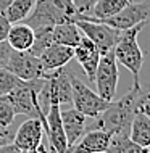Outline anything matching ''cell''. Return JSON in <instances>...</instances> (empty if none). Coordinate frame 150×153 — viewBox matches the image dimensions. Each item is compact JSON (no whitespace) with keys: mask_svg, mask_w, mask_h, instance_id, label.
Masks as SVG:
<instances>
[{"mask_svg":"<svg viewBox=\"0 0 150 153\" xmlns=\"http://www.w3.org/2000/svg\"><path fill=\"white\" fill-rule=\"evenodd\" d=\"M139 89L140 84H134L128 94H124L118 100H111L108 108L92 118L94 123L90 126H86V131H103L110 135H123L129 137L131 123L134 119L136 113L140 111L139 102Z\"/></svg>","mask_w":150,"mask_h":153,"instance_id":"obj_1","label":"cell"},{"mask_svg":"<svg viewBox=\"0 0 150 153\" xmlns=\"http://www.w3.org/2000/svg\"><path fill=\"white\" fill-rule=\"evenodd\" d=\"M78 16L73 0H36L26 24L36 29L44 26H55L60 23H74Z\"/></svg>","mask_w":150,"mask_h":153,"instance_id":"obj_2","label":"cell"},{"mask_svg":"<svg viewBox=\"0 0 150 153\" xmlns=\"http://www.w3.org/2000/svg\"><path fill=\"white\" fill-rule=\"evenodd\" d=\"M145 24L147 23H140L137 26L121 31L118 37V42H116L113 48L116 61L132 73L134 84H139V73L144 65V53L140 50L139 42H137V37H139V32L145 27Z\"/></svg>","mask_w":150,"mask_h":153,"instance_id":"obj_3","label":"cell"},{"mask_svg":"<svg viewBox=\"0 0 150 153\" xmlns=\"http://www.w3.org/2000/svg\"><path fill=\"white\" fill-rule=\"evenodd\" d=\"M69 81L73 87V108L81 111L86 118H95L102 111H105L110 102L102 98L97 92L87 87L82 81H79L73 73H69Z\"/></svg>","mask_w":150,"mask_h":153,"instance_id":"obj_4","label":"cell"},{"mask_svg":"<svg viewBox=\"0 0 150 153\" xmlns=\"http://www.w3.org/2000/svg\"><path fill=\"white\" fill-rule=\"evenodd\" d=\"M118 79H119L118 61L115 58V52L110 50L108 53L100 56L97 71H95L94 84H95V87H97V94L102 98L111 102L116 95Z\"/></svg>","mask_w":150,"mask_h":153,"instance_id":"obj_5","label":"cell"},{"mask_svg":"<svg viewBox=\"0 0 150 153\" xmlns=\"http://www.w3.org/2000/svg\"><path fill=\"white\" fill-rule=\"evenodd\" d=\"M76 26L79 31L82 32V36H86L87 39H90L97 45L102 55H105L110 50H113L116 42H118L119 32L118 29L111 27L110 24L103 21H89V19H76Z\"/></svg>","mask_w":150,"mask_h":153,"instance_id":"obj_6","label":"cell"},{"mask_svg":"<svg viewBox=\"0 0 150 153\" xmlns=\"http://www.w3.org/2000/svg\"><path fill=\"white\" fill-rule=\"evenodd\" d=\"M5 69L16 74V76L23 81L39 79V77H45V74H47L42 63H40L39 56L32 55L29 50L18 52V50H15V48H13L10 58L7 61Z\"/></svg>","mask_w":150,"mask_h":153,"instance_id":"obj_7","label":"cell"},{"mask_svg":"<svg viewBox=\"0 0 150 153\" xmlns=\"http://www.w3.org/2000/svg\"><path fill=\"white\" fill-rule=\"evenodd\" d=\"M103 23L110 24L111 27L118 31L129 29L132 26H137L140 23H149L150 21V0L145 2H131L123 8L119 13H116L111 18L102 19Z\"/></svg>","mask_w":150,"mask_h":153,"instance_id":"obj_8","label":"cell"},{"mask_svg":"<svg viewBox=\"0 0 150 153\" xmlns=\"http://www.w3.org/2000/svg\"><path fill=\"white\" fill-rule=\"evenodd\" d=\"M60 105L52 103L50 108L45 114V123H44V131L49 135L50 142V152L49 153H68V142L63 131V123H61V114H60Z\"/></svg>","mask_w":150,"mask_h":153,"instance_id":"obj_9","label":"cell"},{"mask_svg":"<svg viewBox=\"0 0 150 153\" xmlns=\"http://www.w3.org/2000/svg\"><path fill=\"white\" fill-rule=\"evenodd\" d=\"M100 56H102V53L97 48V45L90 39H87L86 36H82L79 44L74 47V58L78 60V63L84 69L87 79L92 84H94V77H95V71H97Z\"/></svg>","mask_w":150,"mask_h":153,"instance_id":"obj_10","label":"cell"},{"mask_svg":"<svg viewBox=\"0 0 150 153\" xmlns=\"http://www.w3.org/2000/svg\"><path fill=\"white\" fill-rule=\"evenodd\" d=\"M44 139V124L39 118H29L26 119L16 131L13 137V143L19 150H29L37 148L42 143Z\"/></svg>","mask_w":150,"mask_h":153,"instance_id":"obj_11","label":"cell"},{"mask_svg":"<svg viewBox=\"0 0 150 153\" xmlns=\"http://www.w3.org/2000/svg\"><path fill=\"white\" fill-rule=\"evenodd\" d=\"M111 135L103 131H86L84 135L78 140L74 145L68 150V153H97V152H107L110 145Z\"/></svg>","mask_w":150,"mask_h":153,"instance_id":"obj_12","label":"cell"},{"mask_svg":"<svg viewBox=\"0 0 150 153\" xmlns=\"http://www.w3.org/2000/svg\"><path fill=\"white\" fill-rule=\"evenodd\" d=\"M73 58H74V48L60 44H50L39 55V60L45 71H53V69L63 68Z\"/></svg>","mask_w":150,"mask_h":153,"instance_id":"obj_13","label":"cell"},{"mask_svg":"<svg viewBox=\"0 0 150 153\" xmlns=\"http://www.w3.org/2000/svg\"><path fill=\"white\" fill-rule=\"evenodd\" d=\"M61 114V123H63V131L68 142V150L71 148L86 132V116L78 111L76 108H69L60 111Z\"/></svg>","mask_w":150,"mask_h":153,"instance_id":"obj_14","label":"cell"},{"mask_svg":"<svg viewBox=\"0 0 150 153\" xmlns=\"http://www.w3.org/2000/svg\"><path fill=\"white\" fill-rule=\"evenodd\" d=\"M7 42L15 50L26 52L34 44V29L29 24H23V23L11 24L10 31L7 34Z\"/></svg>","mask_w":150,"mask_h":153,"instance_id":"obj_15","label":"cell"},{"mask_svg":"<svg viewBox=\"0 0 150 153\" xmlns=\"http://www.w3.org/2000/svg\"><path fill=\"white\" fill-rule=\"evenodd\" d=\"M132 0H97V3L94 5L92 15L90 16H82L78 15L76 19H89V21H102V19L111 18L116 13L123 10L128 3H131ZM74 19V21H76Z\"/></svg>","mask_w":150,"mask_h":153,"instance_id":"obj_16","label":"cell"},{"mask_svg":"<svg viewBox=\"0 0 150 153\" xmlns=\"http://www.w3.org/2000/svg\"><path fill=\"white\" fill-rule=\"evenodd\" d=\"M82 37V32L79 31L76 23H60L52 27V40L53 44L76 47Z\"/></svg>","mask_w":150,"mask_h":153,"instance_id":"obj_17","label":"cell"},{"mask_svg":"<svg viewBox=\"0 0 150 153\" xmlns=\"http://www.w3.org/2000/svg\"><path fill=\"white\" fill-rule=\"evenodd\" d=\"M129 139L140 147H150V119L142 111H137L134 119H132Z\"/></svg>","mask_w":150,"mask_h":153,"instance_id":"obj_18","label":"cell"},{"mask_svg":"<svg viewBox=\"0 0 150 153\" xmlns=\"http://www.w3.org/2000/svg\"><path fill=\"white\" fill-rule=\"evenodd\" d=\"M34 5L36 0H11L5 8L7 19L10 21V24L26 21V18L31 15Z\"/></svg>","mask_w":150,"mask_h":153,"instance_id":"obj_19","label":"cell"},{"mask_svg":"<svg viewBox=\"0 0 150 153\" xmlns=\"http://www.w3.org/2000/svg\"><path fill=\"white\" fill-rule=\"evenodd\" d=\"M108 153H149V148L137 145L129 137L123 135H111L110 145H108Z\"/></svg>","mask_w":150,"mask_h":153,"instance_id":"obj_20","label":"cell"},{"mask_svg":"<svg viewBox=\"0 0 150 153\" xmlns=\"http://www.w3.org/2000/svg\"><path fill=\"white\" fill-rule=\"evenodd\" d=\"M50 44H53L52 40V26H44V27H36L34 29V44L29 48V52L32 55L39 56Z\"/></svg>","mask_w":150,"mask_h":153,"instance_id":"obj_21","label":"cell"},{"mask_svg":"<svg viewBox=\"0 0 150 153\" xmlns=\"http://www.w3.org/2000/svg\"><path fill=\"white\" fill-rule=\"evenodd\" d=\"M23 79H19L16 74L8 71L5 68H0V95H8L13 89L21 84Z\"/></svg>","mask_w":150,"mask_h":153,"instance_id":"obj_22","label":"cell"},{"mask_svg":"<svg viewBox=\"0 0 150 153\" xmlns=\"http://www.w3.org/2000/svg\"><path fill=\"white\" fill-rule=\"evenodd\" d=\"M15 108L7 95H0V127L7 129L15 121Z\"/></svg>","mask_w":150,"mask_h":153,"instance_id":"obj_23","label":"cell"},{"mask_svg":"<svg viewBox=\"0 0 150 153\" xmlns=\"http://www.w3.org/2000/svg\"><path fill=\"white\" fill-rule=\"evenodd\" d=\"M74 7H76L78 15L82 16H90L94 10V5L97 3V0H73Z\"/></svg>","mask_w":150,"mask_h":153,"instance_id":"obj_24","label":"cell"},{"mask_svg":"<svg viewBox=\"0 0 150 153\" xmlns=\"http://www.w3.org/2000/svg\"><path fill=\"white\" fill-rule=\"evenodd\" d=\"M10 21L7 19V15H5V10L0 8V42L2 40H7V34L10 31Z\"/></svg>","mask_w":150,"mask_h":153,"instance_id":"obj_25","label":"cell"},{"mask_svg":"<svg viewBox=\"0 0 150 153\" xmlns=\"http://www.w3.org/2000/svg\"><path fill=\"white\" fill-rule=\"evenodd\" d=\"M139 102H140V108H142L144 103L150 102V84L144 85V87L140 85V89H139Z\"/></svg>","mask_w":150,"mask_h":153,"instance_id":"obj_26","label":"cell"},{"mask_svg":"<svg viewBox=\"0 0 150 153\" xmlns=\"http://www.w3.org/2000/svg\"><path fill=\"white\" fill-rule=\"evenodd\" d=\"M8 135H10L8 129H3V127H0V142H8Z\"/></svg>","mask_w":150,"mask_h":153,"instance_id":"obj_27","label":"cell"},{"mask_svg":"<svg viewBox=\"0 0 150 153\" xmlns=\"http://www.w3.org/2000/svg\"><path fill=\"white\" fill-rule=\"evenodd\" d=\"M140 111L142 113H145L149 116V119H150V102H147V103H144L142 105V108H140Z\"/></svg>","mask_w":150,"mask_h":153,"instance_id":"obj_28","label":"cell"},{"mask_svg":"<svg viewBox=\"0 0 150 153\" xmlns=\"http://www.w3.org/2000/svg\"><path fill=\"white\" fill-rule=\"evenodd\" d=\"M10 2H11V0H0V8H2V10H5L7 5H8Z\"/></svg>","mask_w":150,"mask_h":153,"instance_id":"obj_29","label":"cell"},{"mask_svg":"<svg viewBox=\"0 0 150 153\" xmlns=\"http://www.w3.org/2000/svg\"><path fill=\"white\" fill-rule=\"evenodd\" d=\"M21 153H39L37 148H29V150H21Z\"/></svg>","mask_w":150,"mask_h":153,"instance_id":"obj_30","label":"cell"},{"mask_svg":"<svg viewBox=\"0 0 150 153\" xmlns=\"http://www.w3.org/2000/svg\"><path fill=\"white\" fill-rule=\"evenodd\" d=\"M97 153H108V152H97Z\"/></svg>","mask_w":150,"mask_h":153,"instance_id":"obj_31","label":"cell"},{"mask_svg":"<svg viewBox=\"0 0 150 153\" xmlns=\"http://www.w3.org/2000/svg\"><path fill=\"white\" fill-rule=\"evenodd\" d=\"M2 143H7V142H0V145H2Z\"/></svg>","mask_w":150,"mask_h":153,"instance_id":"obj_32","label":"cell"},{"mask_svg":"<svg viewBox=\"0 0 150 153\" xmlns=\"http://www.w3.org/2000/svg\"><path fill=\"white\" fill-rule=\"evenodd\" d=\"M149 153H150V147H149Z\"/></svg>","mask_w":150,"mask_h":153,"instance_id":"obj_33","label":"cell"}]
</instances>
